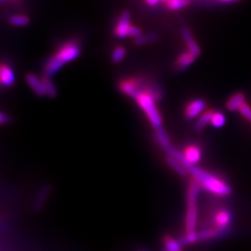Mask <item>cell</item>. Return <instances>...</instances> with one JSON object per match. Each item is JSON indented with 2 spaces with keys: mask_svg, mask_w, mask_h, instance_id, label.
Here are the masks:
<instances>
[{
  "mask_svg": "<svg viewBox=\"0 0 251 251\" xmlns=\"http://www.w3.org/2000/svg\"><path fill=\"white\" fill-rule=\"evenodd\" d=\"M160 97L161 92L155 87H145L143 84L142 88L133 98L140 108L144 111L155 131L164 129L162 126L161 115L155 104Z\"/></svg>",
  "mask_w": 251,
  "mask_h": 251,
  "instance_id": "obj_1",
  "label": "cell"
},
{
  "mask_svg": "<svg viewBox=\"0 0 251 251\" xmlns=\"http://www.w3.org/2000/svg\"><path fill=\"white\" fill-rule=\"evenodd\" d=\"M81 52V47L77 40H69L60 46L57 51L51 56L44 66V75L51 77L64 64L75 60Z\"/></svg>",
  "mask_w": 251,
  "mask_h": 251,
  "instance_id": "obj_2",
  "label": "cell"
},
{
  "mask_svg": "<svg viewBox=\"0 0 251 251\" xmlns=\"http://www.w3.org/2000/svg\"><path fill=\"white\" fill-rule=\"evenodd\" d=\"M187 171L192 178L196 179L206 192L217 197H227L232 194V187L214 174L204 171L198 166H189Z\"/></svg>",
  "mask_w": 251,
  "mask_h": 251,
  "instance_id": "obj_3",
  "label": "cell"
},
{
  "mask_svg": "<svg viewBox=\"0 0 251 251\" xmlns=\"http://www.w3.org/2000/svg\"><path fill=\"white\" fill-rule=\"evenodd\" d=\"M202 187L195 179H190L187 190V209L185 219L186 233L197 232L198 219V198Z\"/></svg>",
  "mask_w": 251,
  "mask_h": 251,
  "instance_id": "obj_4",
  "label": "cell"
},
{
  "mask_svg": "<svg viewBox=\"0 0 251 251\" xmlns=\"http://www.w3.org/2000/svg\"><path fill=\"white\" fill-rule=\"evenodd\" d=\"M114 35L118 38H125L126 36L138 38L142 36V31L140 28L131 25L129 12L125 10L117 21V25L114 29Z\"/></svg>",
  "mask_w": 251,
  "mask_h": 251,
  "instance_id": "obj_5",
  "label": "cell"
},
{
  "mask_svg": "<svg viewBox=\"0 0 251 251\" xmlns=\"http://www.w3.org/2000/svg\"><path fill=\"white\" fill-rule=\"evenodd\" d=\"M213 227L222 231H232L231 226L233 223L232 211L226 207L220 208L212 217Z\"/></svg>",
  "mask_w": 251,
  "mask_h": 251,
  "instance_id": "obj_6",
  "label": "cell"
},
{
  "mask_svg": "<svg viewBox=\"0 0 251 251\" xmlns=\"http://www.w3.org/2000/svg\"><path fill=\"white\" fill-rule=\"evenodd\" d=\"M206 107L205 100L196 99L191 100L184 109V116L191 120L194 118L199 117L204 112Z\"/></svg>",
  "mask_w": 251,
  "mask_h": 251,
  "instance_id": "obj_7",
  "label": "cell"
},
{
  "mask_svg": "<svg viewBox=\"0 0 251 251\" xmlns=\"http://www.w3.org/2000/svg\"><path fill=\"white\" fill-rule=\"evenodd\" d=\"M143 86V81L139 78H126L124 80L120 81L118 88L119 90L124 93L126 96L134 98L137 92L140 90Z\"/></svg>",
  "mask_w": 251,
  "mask_h": 251,
  "instance_id": "obj_8",
  "label": "cell"
},
{
  "mask_svg": "<svg viewBox=\"0 0 251 251\" xmlns=\"http://www.w3.org/2000/svg\"><path fill=\"white\" fill-rule=\"evenodd\" d=\"M182 153L186 161V169L189 166H197L202 159V150L199 146L195 144L188 145L183 150Z\"/></svg>",
  "mask_w": 251,
  "mask_h": 251,
  "instance_id": "obj_9",
  "label": "cell"
},
{
  "mask_svg": "<svg viewBox=\"0 0 251 251\" xmlns=\"http://www.w3.org/2000/svg\"><path fill=\"white\" fill-rule=\"evenodd\" d=\"M181 36H182V38L184 40L185 45H186L187 49H188L189 52L193 54L196 58H198V56H200L201 50H200L199 46L197 43V41L195 40L194 36L192 35V33L190 32L188 28L183 27L181 29Z\"/></svg>",
  "mask_w": 251,
  "mask_h": 251,
  "instance_id": "obj_10",
  "label": "cell"
},
{
  "mask_svg": "<svg viewBox=\"0 0 251 251\" xmlns=\"http://www.w3.org/2000/svg\"><path fill=\"white\" fill-rule=\"evenodd\" d=\"M25 79L28 86L33 90L38 97H44L47 95L42 78L37 77L34 74H27Z\"/></svg>",
  "mask_w": 251,
  "mask_h": 251,
  "instance_id": "obj_11",
  "label": "cell"
},
{
  "mask_svg": "<svg viewBox=\"0 0 251 251\" xmlns=\"http://www.w3.org/2000/svg\"><path fill=\"white\" fill-rule=\"evenodd\" d=\"M0 81L1 85L4 87H10L15 82V75L11 67L6 64L2 63L0 67Z\"/></svg>",
  "mask_w": 251,
  "mask_h": 251,
  "instance_id": "obj_12",
  "label": "cell"
},
{
  "mask_svg": "<svg viewBox=\"0 0 251 251\" xmlns=\"http://www.w3.org/2000/svg\"><path fill=\"white\" fill-rule=\"evenodd\" d=\"M246 102V95L243 92L233 94L226 102V108L230 112H236Z\"/></svg>",
  "mask_w": 251,
  "mask_h": 251,
  "instance_id": "obj_13",
  "label": "cell"
},
{
  "mask_svg": "<svg viewBox=\"0 0 251 251\" xmlns=\"http://www.w3.org/2000/svg\"><path fill=\"white\" fill-rule=\"evenodd\" d=\"M50 191H51V186L50 184H46L39 190L36 199L34 201V206H33V208L36 212L40 211L43 208V206L45 205L46 200L49 197Z\"/></svg>",
  "mask_w": 251,
  "mask_h": 251,
  "instance_id": "obj_14",
  "label": "cell"
},
{
  "mask_svg": "<svg viewBox=\"0 0 251 251\" xmlns=\"http://www.w3.org/2000/svg\"><path fill=\"white\" fill-rule=\"evenodd\" d=\"M214 110L209 109L205 111L200 117H198L196 124H195V129L197 131H201L202 129H204L206 126L211 123V119L214 114Z\"/></svg>",
  "mask_w": 251,
  "mask_h": 251,
  "instance_id": "obj_15",
  "label": "cell"
},
{
  "mask_svg": "<svg viewBox=\"0 0 251 251\" xmlns=\"http://www.w3.org/2000/svg\"><path fill=\"white\" fill-rule=\"evenodd\" d=\"M196 60V57L189 52V51H185L179 55V57L176 60V67L178 69H185L191 64H193Z\"/></svg>",
  "mask_w": 251,
  "mask_h": 251,
  "instance_id": "obj_16",
  "label": "cell"
},
{
  "mask_svg": "<svg viewBox=\"0 0 251 251\" xmlns=\"http://www.w3.org/2000/svg\"><path fill=\"white\" fill-rule=\"evenodd\" d=\"M166 161L170 165V167H171L174 171H176V172L179 174V176H181V177H186V176L188 175L189 172L188 171H187V169H186L178 159H176V158L172 157L171 155L167 154V156H166Z\"/></svg>",
  "mask_w": 251,
  "mask_h": 251,
  "instance_id": "obj_17",
  "label": "cell"
},
{
  "mask_svg": "<svg viewBox=\"0 0 251 251\" xmlns=\"http://www.w3.org/2000/svg\"><path fill=\"white\" fill-rule=\"evenodd\" d=\"M41 78H42L44 87H45L47 96H49L50 98H52V99L55 98V97H57L58 91H57V89H56L53 82L50 79V77H49L47 75H43Z\"/></svg>",
  "mask_w": 251,
  "mask_h": 251,
  "instance_id": "obj_18",
  "label": "cell"
},
{
  "mask_svg": "<svg viewBox=\"0 0 251 251\" xmlns=\"http://www.w3.org/2000/svg\"><path fill=\"white\" fill-rule=\"evenodd\" d=\"M29 18L26 15L24 14H13L11 16H9V24L13 26L23 27L26 26L29 24Z\"/></svg>",
  "mask_w": 251,
  "mask_h": 251,
  "instance_id": "obj_19",
  "label": "cell"
},
{
  "mask_svg": "<svg viewBox=\"0 0 251 251\" xmlns=\"http://www.w3.org/2000/svg\"><path fill=\"white\" fill-rule=\"evenodd\" d=\"M164 251H180L181 246L178 239H174L171 236H166L164 239Z\"/></svg>",
  "mask_w": 251,
  "mask_h": 251,
  "instance_id": "obj_20",
  "label": "cell"
},
{
  "mask_svg": "<svg viewBox=\"0 0 251 251\" xmlns=\"http://www.w3.org/2000/svg\"><path fill=\"white\" fill-rule=\"evenodd\" d=\"M225 123H226V117L225 114L220 111H215L210 124L216 128H221L225 125Z\"/></svg>",
  "mask_w": 251,
  "mask_h": 251,
  "instance_id": "obj_21",
  "label": "cell"
},
{
  "mask_svg": "<svg viewBox=\"0 0 251 251\" xmlns=\"http://www.w3.org/2000/svg\"><path fill=\"white\" fill-rule=\"evenodd\" d=\"M189 4L190 0H171L169 3H167V7L171 10H179L187 7Z\"/></svg>",
  "mask_w": 251,
  "mask_h": 251,
  "instance_id": "obj_22",
  "label": "cell"
},
{
  "mask_svg": "<svg viewBox=\"0 0 251 251\" xmlns=\"http://www.w3.org/2000/svg\"><path fill=\"white\" fill-rule=\"evenodd\" d=\"M126 56V49L123 46H117L113 50L112 53V61L114 63H120Z\"/></svg>",
  "mask_w": 251,
  "mask_h": 251,
  "instance_id": "obj_23",
  "label": "cell"
},
{
  "mask_svg": "<svg viewBox=\"0 0 251 251\" xmlns=\"http://www.w3.org/2000/svg\"><path fill=\"white\" fill-rule=\"evenodd\" d=\"M157 39V36L155 35H145V36H141L138 38L135 39V44L137 46L144 45L147 43H151Z\"/></svg>",
  "mask_w": 251,
  "mask_h": 251,
  "instance_id": "obj_24",
  "label": "cell"
},
{
  "mask_svg": "<svg viewBox=\"0 0 251 251\" xmlns=\"http://www.w3.org/2000/svg\"><path fill=\"white\" fill-rule=\"evenodd\" d=\"M238 112L245 119H247L251 124V105L245 102L241 107L239 108Z\"/></svg>",
  "mask_w": 251,
  "mask_h": 251,
  "instance_id": "obj_25",
  "label": "cell"
},
{
  "mask_svg": "<svg viewBox=\"0 0 251 251\" xmlns=\"http://www.w3.org/2000/svg\"><path fill=\"white\" fill-rule=\"evenodd\" d=\"M9 121H10V117H9L7 114L1 112V113H0V123H1L2 125H4V124H8V123H9Z\"/></svg>",
  "mask_w": 251,
  "mask_h": 251,
  "instance_id": "obj_26",
  "label": "cell"
},
{
  "mask_svg": "<svg viewBox=\"0 0 251 251\" xmlns=\"http://www.w3.org/2000/svg\"><path fill=\"white\" fill-rule=\"evenodd\" d=\"M145 3L148 5V6H151V7H154L156 6L159 2H161V0H144Z\"/></svg>",
  "mask_w": 251,
  "mask_h": 251,
  "instance_id": "obj_27",
  "label": "cell"
},
{
  "mask_svg": "<svg viewBox=\"0 0 251 251\" xmlns=\"http://www.w3.org/2000/svg\"><path fill=\"white\" fill-rule=\"evenodd\" d=\"M216 1L221 3H237V2H240L241 0H216Z\"/></svg>",
  "mask_w": 251,
  "mask_h": 251,
  "instance_id": "obj_28",
  "label": "cell"
},
{
  "mask_svg": "<svg viewBox=\"0 0 251 251\" xmlns=\"http://www.w3.org/2000/svg\"><path fill=\"white\" fill-rule=\"evenodd\" d=\"M11 1H13V2H14V1H19V0H1V2H2V3H6V2H11Z\"/></svg>",
  "mask_w": 251,
  "mask_h": 251,
  "instance_id": "obj_29",
  "label": "cell"
},
{
  "mask_svg": "<svg viewBox=\"0 0 251 251\" xmlns=\"http://www.w3.org/2000/svg\"><path fill=\"white\" fill-rule=\"evenodd\" d=\"M170 1H171V0H161V2H164V3H166V4L169 3Z\"/></svg>",
  "mask_w": 251,
  "mask_h": 251,
  "instance_id": "obj_30",
  "label": "cell"
}]
</instances>
